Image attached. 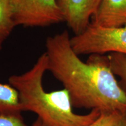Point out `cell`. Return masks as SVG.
Listing matches in <instances>:
<instances>
[{
	"mask_svg": "<svg viewBox=\"0 0 126 126\" xmlns=\"http://www.w3.org/2000/svg\"><path fill=\"white\" fill-rule=\"evenodd\" d=\"M67 31L46 39L48 68L68 92L72 107L100 112L126 110V93L110 67L109 56L91 54L85 63L72 49Z\"/></svg>",
	"mask_w": 126,
	"mask_h": 126,
	"instance_id": "cell-1",
	"label": "cell"
},
{
	"mask_svg": "<svg viewBox=\"0 0 126 126\" xmlns=\"http://www.w3.org/2000/svg\"><path fill=\"white\" fill-rule=\"evenodd\" d=\"M47 68L45 52L29 71L9 78V84L18 92L22 111L36 113L44 126H88L95 121L100 110L93 109L84 115L75 114L66 89L50 92L44 90L42 81Z\"/></svg>",
	"mask_w": 126,
	"mask_h": 126,
	"instance_id": "cell-2",
	"label": "cell"
},
{
	"mask_svg": "<svg viewBox=\"0 0 126 126\" xmlns=\"http://www.w3.org/2000/svg\"><path fill=\"white\" fill-rule=\"evenodd\" d=\"M70 42L78 56L107 53L126 55V25L107 28L91 23L83 32L71 37Z\"/></svg>",
	"mask_w": 126,
	"mask_h": 126,
	"instance_id": "cell-3",
	"label": "cell"
},
{
	"mask_svg": "<svg viewBox=\"0 0 126 126\" xmlns=\"http://www.w3.org/2000/svg\"><path fill=\"white\" fill-rule=\"evenodd\" d=\"M59 0H9L15 26L45 27L64 22Z\"/></svg>",
	"mask_w": 126,
	"mask_h": 126,
	"instance_id": "cell-4",
	"label": "cell"
},
{
	"mask_svg": "<svg viewBox=\"0 0 126 126\" xmlns=\"http://www.w3.org/2000/svg\"><path fill=\"white\" fill-rule=\"evenodd\" d=\"M102 0H59V4L64 22L78 35L91 23Z\"/></svg>",
	"mask_w": 126,
	"mask_h": 126,
	"instance_id": "cell-5",
	"label": "cell"
},
{
	"mask_svg": "<svg viewBox=\"0 0 126 126\" xmlns=\"http://www.w3.org/2000/svg\"><path fill=\"white\" fill-rule=\"evenodd\" d=\"M91 23L103 28L126 25V0H102Z\"/></svg>",
	"mask_w": 126,
	"mask_h": 126,
	"instance_id": "cell-6",
	"label": "cell"
},
{
	"mask_svg": "<svg viewBox=\"0 0 126 126\" xmlns=\"http://www.w3.org/2000/svg\"><path fill=\"white\" fill-rule=\"evenodd\" d=\"M18 91L9 84L0 83V115L21 116Z\"/></svg>",
	"mask_w": 126,
	"mask_h": 126,
	"instance_id": "cell-7",
	"label": "cell"
},
{
	"mask_svg": "<svg viewBox=\"0 0 126 126\" xmlns=\"http://www.w3.org/2000/svg\"><path fill=\"white\" fill-rule=\"evenodd\" d=\"M9 0H0V40L4 42L15 27Z\"/></svg>",
	"mask_w": 126,
	"mask_h": 126,
	"instance_id": "cell-8",
	"label": "cell"
},
{
	"mask_svg": "<svg viewBox=\"0 0 126 126\" xmlns=\"http://www.w3.org/2000/svg\"><path fill=\"white\" fill-rule=\"evenodd\" d=\"M88 126H126V110L103 111Z\"/></svg>",
	"mask_w": 126,
	"mask_h": 126,
	"instance_id": "cell-9",
	"label": "cell"
},
{
	"mask_svg": "<svg viewBox=\"0 0 126 126\" xmlns=\"http://www.w3.org/2000/svg\"><path fill=\"white\" fill-rule=\"evenodd\" d=\"M113 74L121 79L119 85L126 93V55L111 53L108 55Z\"/></svg>",
	"mask_w": 126,
	"mask_h": 126,
	"instance_id": "cell-10",
	"label": "cell"
},
{
	"mask_svg": "<svg viewBox=\"0 0 126 126\" xmlns=\"http://www.w3.org/2000/svg\"><path fill=\"white\" fill-rule=\"evenodd\" d=\"M0 126H28L21 116L0 115Z\"/></svg>",
	"mask_w": 126,
	"mask_h": 126,
	"instance_id": "cell-11",
	"label": "cell"
},
{
	"mask_svg": "<svg viewBox=\"0 0 126 126\" xmlns=\"http://www.w3.org/2000/svg\"><path fill=\"white\" fill-rule=\"evenodd\" d=\"M31 126H44V125L42 123V121H41L39 118H37Z\"/></svg>",
	"mask_w": 126,
	"mask_h": 126,
	"instance_id": "cell-12",
	"label": "cell"
},
{
	"mask_svg": "<svg viewBox=\"0 0 126 126\" xmlns=\"http://www.w3.org/2000/svg\"><path fill=\"white\" fill-rule=\"evenodd\" d=\"M2 42H1V41L0 40V50H1V47H2Z\"/></svg>",
	"mask_w": 126,
	"mask_h": 126,
	"instance_id": "cell-13",
	"label": "cell"
}]
</instances>
